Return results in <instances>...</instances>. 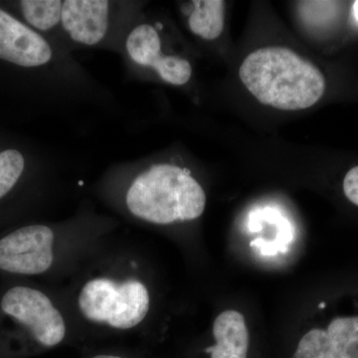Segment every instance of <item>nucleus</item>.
<instances>
[{
	"label": "nucleus",
	"instance_id": "obj_1",
	"mask_svg": "<svg viewBox=\"0 0 358 358\" xmlns=\"http://www.w3.org/2000/svg\"><path fill=\"white\" fill-rule=\"evenodd\" d=\"M152 301L136 256L100 244L75 270L68 310L96 331L131 333L148 319Z\"/></svg>",
	"mask_w": 358,
	"mask_h": 358
},
{
	"label": "nucleus",
	"instance_id": "obj_2",
	"mask_svg": "<svg viewBox=\"0 0 358 358\" xmlns=\"http://www.w3.org/2000/svg\"><path fill=\"white\" fill-rule=\"evenodd\" d=\"M72 322L67 305L46 287L1 277L0 352L25 355L57 348L69 336Z\"/></svg>",
	"mask_w": 358,
	"mask_h": 358
},
{
	"label": "nucleus",
	"instance_id": "obj_3",
	"mask_svg": "<svg viewBox=\"0 0 358 358\" xmlns=\"http://www.w3.org/2000/svg\"><path fill=\"white\" fill-rule=\"evenodd\" d=\"M239 77L259 102L282 110L313 107L326 89L319 68L285 47L252 52L242 63Z\"/></svg>",
	"mask_w": 358,
	"mask_h": 358
},
{
	"label": "nucleus",
	"instance_id": "obj_4",
	"mask_svg": "<svg viewBox=\"0 0 358 358\" xmlns=\"http://www.w3.org/2000/svg\"><path fill=\"white\" fill-rule=\"evenodd\" d=\"M100 244L50 224H17L0 230V275L29 280L53 277L62 268H73L74 273Z\"/></svg>",
	"mask_w": 358,
	"mask_h": 358
},
{
	"label": "nucleus",
	"instance_id": "obj_5",
	"mask_svg": "<svg viewBox=\"0 0 358 358\" xmlns=\"http://www.w3.org/2000/svg\"><path fill=\"white\" fill-rule=\"evenodd\" d=\"M124 203L134 217L169 225L200 217L206 206V195L187 169L155 164L131 181Z\"/></svg>",
	"mask_w": 358,
	"mask_h": 358
},
{
	"label": "nucleus",
	"instance_id": "obj_6",
	"mask_svg": "<svg viewBox=\"0 0 358 358\" xmlns=\"http://www.w3.org/2000/svg\"><path fill=\"white\" fill-rule=\"evenodd\" d=\"M33 183L32 162L24 148L0 136V229L27 222Z\"/></svg>",
	"mask_w": 358,
	"mask_h": 358
},
{
	"label": "nucleus",
	"instance_id": "obj_7",
	"mask_svg": "<svg viewBox=\"0 0 358 358\" xmlns=\"http://www.w3.org/2000/svg\"><path fill=\"white\" fill-rule=\"evenodd\" d=\"M126 47L134 63L152 68L166 83L182 86L192 78V65L186 59L162 54V41L154 26H136L129 33Z\"/></svg>",
	"mask_w": 358,
	"mask_h": 358
},
{
	"label": "nucleus",
	"instance_id": "obj_8",
	"mask_svg": "<svg viewBox=\"0 0 358 358\" xmlns=\"http://www.w3.org/2000/svg\"><path fill=\"white\" fill-rule=\"evenodd\" d=\"M109 1L66 0L61 24L73 41L93 46L102 41L109 27Z\"/></svg>",
	"mask_w": 358,
	"mask_h": 358
},
{
	"label": "nucleus",
	"instance_id": "obj_9",
	"mask_svg": "<svg viewBox=\"0 0 358 358\" xmlns=\"http://www.w3.org/2000/svg\"><path fill=\"white\" fill-rule=\"evenodd\" d=\"M215 345L205 348L210 358H248L249 333L242 313L226 310L213 324Z\"/></svg>",
	"mask_w": 358,
	"mask_h": 358
},
{
	"label": "nucleus",
	"instance_id": "obj_10",
	"mask_svg": "<svg viewBox=\"0 0 358 358\" xmlns=\"http://www.w3.org/2000/svg\"><path fill=\"white\" fill-rule=\"evenodd\" d=\"M2 6L40 34L51 31L61 24V0H21Z\"/></svg>",
	"mask_w": 358,
	"mask_h": 358
},
{
	"label": "nucleus",
	"instance_id": "obj_11",
	"mask_svg": "<svg viewBox=\"0 0 358 358\" xmlns=\"http://www.w3.org/2000/svg\"><path fill=\"white\" fill-rule=\"evenodd\" d=\"M192 13L188 18L190 30L205 40L217 39L224 29V7L221 0H196L192 2Z\"/></svg>",
	"mask_w": 358,
	"mask_h": 358
},
{
	"label": "nucleus",
	"instance_id": "obj_12",
	"mask_svg": "<svg viewBox=\"0 0 358 358\" xmlns=\"http://www.w3.org/2000/svg\"><path fill=\"white\" fill-rule=\"evenodd\" d=\"M292 358H345L324 329H313L301 338Z\"/></svg>",
	"mask_w": 358,
	"mask_h": 358
},
{
	"label": "nucleus",
	"instance_id": "obj_13",
	"mask_svg": "<svg viewBox=\"0 0 358 358\" xmlns=\"http://www.w3.org/2000/svg\"><path fill=\"white\" fill-rule=\"evenodd\" d=\"M327 331L345 358H358V317H338Z\"/></svg>",
	"mask_w": 358,
	"mask_h": 358
},
{
	"label": "nucleus",
	"instance_id": "obj_14",
	"mask_svg": "<svg viewBox=\"0 0 358 358\" xmlns=\"http://www.w3.org/2000/svg\"><path fill=\"white\" fill-rule=\"evenodd\" d=\"M343 192L348 200L358 206V166L346 173L343 180Z\"/></svg>",
	"mask_w": 358,
	"mask_h": 358
},
{
	"label": "nucleus",
	"instance_id": "obj_15",
	"mask_svg": "<svg viewBox=\"0 0 358 358\" xmlns=\"http://www.w3.org/2000/svg\"><path fill=\"white\" fill-rule=\"evenodd\" d=\"M89 358H128L124 357V355H119V353H113V352H102V353H96V355H92L91 357Z\"/></svg>",
	"mask_w": 358,
	"mask_h": 358
},
{
	"label": "nucleus",
	"instance_id": "obj_16",
	"mask_svg": "<svg viewBox=\"0 0 358 358\" xmlns=\"http://www.w3.org/2000/svg\"><path fill=\"white\" fill-rule=\"evenodd\" d=\"M353 13H355V20H357L358 22V1L355 2V6H353Z\"/></svg>",
	"mask_w": 358,
	"mask_h": 358
},
{
	"label": "nucleus",
	"instance_id": "obj_17",
	"mask_svg": "<svg viewBox=\"0 0 358 358\" xmlns=\"http://www.w3.org/2000/svg\"><path fill=\"white\" fill-rule=\"evenodd\" d=\"M319 308H320V310H322V308H326V303H320V305L319 306Z\"/></svg>",
	"mask_w": 358,
	"mask_h": 358
}]
</instances>
